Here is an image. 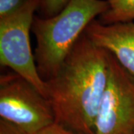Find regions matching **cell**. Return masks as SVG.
I'll return each mask as SVG.
<instances>
[{"mask_svg": "<svg viewBox=\"0 0 134 134\" xmlns=\"http://www.w3.org/2000/svg\"><path fill=\"white\" fill-rule=\"evenodd\" d=\"M108 72L109 52L84 31L58 72L46 81L54 122L76 133L95 134Z\"/></svg>", "mask_w": 134, "mask_h": 134, "instance_id": "1", "label": "cell"}, {"mask_svg": "<svg viewBox=\"0 0 134 134\" xmlns=\"http://www.w3.org/2000/svg\"><path fill=\"white\" fill-rule=\"evenodd\" d=\"M108 8L106 0H70L52 17L34 16L31 27L37 42L34 58L43 81L58 72L87 26Z\"/></svg>", "mask_w": 134, "mask_h": 134, "instance_id": "2", "label": "cell"}, {"mask_svg": "<svg viewBox=\"0 0 134 134\" xmlns=\"http://www.w3.org/2000/svg\"><path fill=\"white\" fill-rule=\"evenodd\" d=\"M40 0H28L12 14L0 18V63L10 68L47 98V86L39 74L32 52L30 32Z\"/></svg>", "mask_w": 134, "mask_h": 134, "instance_id": "3", "label": "cell"}, {"mask_svg": "<svg viewBox=\"0 0 134 134\" xmlns=\"http://www.w3.org/2000/svg\"><path fill=\"white\" fill-rule=\"evenodd\" d=\"M0 117L29 134L54 123L48 98L15 72L0 76Z\"/></svg>", "mask_w": 134, "mask_h": 134, "instance_id": "4", "label": "cell"}, {"mask_svg": "<svg viewBox=\"0 0 134 134\" xmlns=\"http://www.w3.org/2000/svg\"><path fill=\"white\" fill-rule=\"evenodd\" d=\"M95 134H134V77L110 52L108 79Z\"/></svg>", "mask_w": 134, "mask_h": 134, "instance_id": "5", "label": "cell"}, {"mask_svg": "<svg viewBox=\"0 0 134 134\" xmlns=\"http://www.w3.org/2000/svg\"><path fill=\"white\" fill-rule=\"evenodd\" d=\"M85 34L97 46L112 54L134 77V21L104 25L94 19Z\"/></svg>", "mask_w": 134, "mask_h": 134, "instance_id": "6", "label": "cell"}, {"mask_svg": "<svg viewBox=\"0 0 134 134\" xmlns=\"http://www.w3.org/2000/svg\"><path fill=\"white\" fill-rule=\"evenodd\" d=\"M109 8L98 19L104 25L134 21V0H106Z\"/></svg>", "mask_w": 134, "mask_h": 134, "instance_id": "7", "label": "cell"}, {"mask_svg": "<svg viewBox=\"0 0 134 134\" xmlns=\"http://www.w3.org/2000/svg\"><path fill=\"white\" fill-rule=\"evenodd\" d=\"M70 0H40V8L45 18L52 17L58 14Z\"/></svg>", "mask_w": 134, "mask_h": 134, "instance_id": "8", "label": "cell"}, {"mask_svg": "<svg viewBox=\"0 0 134 134\" xmlns=\"http://www.w3.org/2000/svg\"><path fill=\"white\" fill-rule=\"evenodd\" d=\"M27 2L28 0H0V18L15 13Z\"/></svg>", "mask_w": 134, "mask_h": 134, "instance_id": "9", "label": "cell"}, {"mask_svg": "<svg viewBox=\"0 0 134 134\" xmlns=\"http://www.w3.org/2000/svg\"><path fill=\"white\" fill-rule=\"evenodd\" d=\"M37 134H81L79 133L74 132L72 130L67 129L61 125L57 123H53L52 125H49L45 129L39 132Z\"/></svg>", "mask_w": 134, "mask_h": 134, "instance_id": "10", "label": "cell"}, {"mask_svg": "<svg viewBox=\"0 0 134 134\" xmlns=\"http://www.w3.org/2000/svg\"><path fill=\"white\" fill-rule=\"evenodd\" d=\"M0 134H29L16 126L8 122L5 120L0 119Z\"/></svg>", "mask_w": 134, "mask_h": 134, "instance_id": "11", "label": "cell"}]
</instances>
